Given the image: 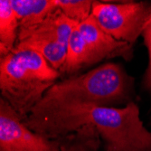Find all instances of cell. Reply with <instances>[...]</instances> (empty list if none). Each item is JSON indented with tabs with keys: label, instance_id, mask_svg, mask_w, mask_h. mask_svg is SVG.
Wrapping results in <instances>:
<instances>
[{
	"label": "cell",
	"instance_id": "obj_6",
	"mask_svg": "<svg viewBox=\"0 0 151 151\" xmlns=\"http://www.w3.org/2000/svg\"><path fill=\"white\" fill-rule=\"evenodd\" d=\"M91 16L107 34L133 45L151 18V2L94 1Z\"/></svg>",
	"mask_w": 151,
	"mask_h": 151
},
{
	"label": "cell",
	"instance_id": "obj_7",
	"mask_svg": "<svg viewBox=\"0 0 151 151\" xmlns=\"http://www.w3.org/2000/svg\"><path fill=\"white\" fill-rule=\"evenodd\" d=\"M61 139H49L28 128L0 99V151H60Z\"/></svg>",
	"mask_w": 151,
	"mask_h": 151
},
{
	"label": "cell",
	"instance_id": "obj_12",
	"mask_svg": "<svg viewBox=\"0 0 151 151\" xmlns=\"http://www.w3.org/2000/svg\"><path fill=\"white\" fill-rule=\"evenodd\" d=\"M141 36L143 37L144 44L147 50V54H148V64L144 73L142 84L145 91H147V93L149 94L150 101H151V18L148 21Z\"/></svg>",
	"mask_w": 151,
	"mask_h": 151
},
{
	"label": "cell",
	"instance_id": "obj_3",
	"mask_svg": "<svg viewBox=\"0 0 151 151\" xmlns=\"http://www.w3.org/2000/svg\"><path fill=\"white\" fill-rule=\"evenodd\" d=\"M134 78L118 63L108 62L81 75L58 81L44 101H75L124 107L134 101Z\"/></svg>",
	"mask_w": 151,
	"mask_h": 151
},
{
	"label": "cell",
	"instance_id": "obj_10",
	"mask_svg": "<svg viewBox=\"0 0 151 151\" xmlns=\"http://www.w3.org/2000/svg\"><path fill=\"white\" fill-rule=\"evenodd\" d=\"M61 139L60 151H99L101 138L92 125H85Z\"/></svg>",
	"mask_w": 151,
	"mask_h": 151
},
{
	"label": "cell",
	"instance_id": "obj_11",
	"mask_svg": "<svg viewBox=\"0 0 151 151\" xmlns=\"http://www.w3.org/2000/svg\"><path fill=\"white\" fill-rule=\"evenodd\" d=\"M93 4L92 0H56L58 8L76 23H81L91 17Z\"/></svg>",
	"mask_w": 151,
	"mask_h": 151
},
{
	"label": "cell",
	"instance_id": "obj_8",
	"mask_svg": "<svg viewBox=\"0 0 151 151\" xmlns=\"http://www.w3.org/2000/svg\"><path fill=\"white\" fill-rule=\"evenodd\" d=\"M19 21V27L42 22L57 8L56 0H10Z\"/></svg>",
	"mask_w": 151,
	"mask_h": 151
},
{
	"label": "cell",
	"instance_id": "obj_5",
	"mask_svg": "<svg viewBox=\"0 0 151 151\" xmlns=\"http://www.w3.org/2000/svg\"><path fill=\"white\" fill-rule=\"evenodd\" d=\"M77 24L68 18L57 6L42 22L19 27L15 48L36 51L54 70L60 72L66 61L69 38Z\"/></svg>",
	"mask_w": 151,
	"mask_h": 151
},
{
	"label": "cell",
	"instance_id": "obj_9",
	"mask_svg": "<svg viewBox=\"0 0 151 151\" xmlns=\"http://www.w3.org/2000/svg\"><path fill=\"white\" fill-rule=\"evenodd\" d=\"M19 21L10 0L0 1V57L14 51L18 38Z\"/></svg>",
	"mask_w": 151,
	"mask_h": 151
},
{
	"label": "cell",
	"instance_id": "obj_2",
	"mask_svg": "<svg viewBox=\"0 0 151 151\" xmlns=\"http://www.w3.org/2000/svg\"><path fill=\"white\" fill-rule=\"evenodd\" d=\"M60 77L61 73L32 49L15 48L0 57L1 98L23 119L30 115Z\"/></svg>",
	"mask_w": 151,
	"mask_h": 151
},
{
	"label": "cell",
	"instance_id": "obj_1",
	"mask_svg": "<svg viewBox=\"0 0 151 151\" xmlns=\"http://www.w3.org/2000/svg\"><path fill=\"white\" fill-rule=\"evenodd\" d=\"M24 122L49 139H60L92 125L101 136L104 151H151V132L144 126L135 101L124 107H108L41 101Z\"/></svg>",
	"mask_w": 151,
	"mask_h": 151
},
{
	"label": "cell",
	"instance_id": "obj_4",
	"mask_svg": "<svg viewBox=\"0 0 151 151\" xmlns=\"http://www.w3.org/2000/svg\"><path fill=\"white\" fill-rule=\"evenodd\" d=\"M133 45L119 41L107 34L91 16L78 23L71 34L67 45V56L60 73L70 77L104 60L133 58Z\"/></svg>",
	"mask_w": 151,
	"mask_h": 151
}]
</instances>
